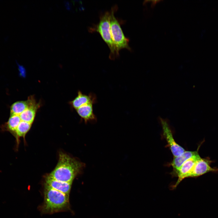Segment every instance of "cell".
I'll use <instances>...</instances> for the list:
<instances>
[{"instance_id":"7","label":"cell","mask_w":218,"mask_h":218,"mask_svg":"<svg viewBox=\"0 0 218 218\" xmlns=\"http://www.w3.org/2000/svg\"><path fill=\"white\" fill-rule=\"evenodd\" d=\"M201 157L199 153L185 161L177 171L173 175L178 177L176 183L173 186L174 188L176 187L180 183L186 178L187 175L191 170L197 161Z\"/></svg>"},{"instance_id":"4","label":"cell","mask_w":218,"mask_h":218,"mask_svg":"<svg viewBox=\"0 0 218 218\" xmlns=\"http://www.w3.org/2000/svg\"><path fill=\"white\" fill-rule=\"evenodd\" d=\"M117 8L116 6H114L110 11V28L112 38L119 51L124 48L130 51L131 48L129 45V39L124 36L120 24L114 15Z\"/></svg>"},{"instance_id":"1","label":"cell","mask_w":218,"mask_h":218,"mask_svg":"<svg viewBox=\"0 0 218 218\" xmlns=\"http://www.w3.org/2000/svg\"><path fill=\"white\" fill-rule=\"evenodd\" d=\"M84 166V163L61 152L56 166L48 176L59 181L72 183Z\"/></svg>"},{"instance_id":"11","label":"cell","mask_w":218,"mask_h":218,"mask_svg":"<svg viewBox=\"0 0 218 218\" xmlns=\"http://www.w3.org/2000/svg\"><path fill=\"white\" fill-rule=\"evenodd\" d=\"M200 146L197 150L195 151H185L179 155L174 157L170 165L173 168L172 174L173 175L179 169L183 164L187 160L198 153Z\"/></svg>"},{"instance_id":"14","label":"cell","mask_w":218,"mask_h":218,"mask_svg":"<svg viewBox=\"0 0 218 218\" xmlns=\"http://www.w3.org/2000/svg\"><path fill=\"white\" fill-rule=\"evenodd\" d=\"M39 107V104L36 102L30 106L19 115L21 121L32 124Z\"/></svg>"},{"instance_id":"10","label":"cell","mask_w":218,"mask_h":218,"mask_svg":"<svg viewBox=\"0 0 218 218\" xmlns=\"http://www.w3.org/2000/svg\"><path fill=\"white\" fill-rule=\"evenodd\" d=\"M93 104L92 103L87 104L76 110L78 114L86 124L88 122L94 123L97 121V118L93 112Z\"/></svg>"},{"instance_id":"6","label":"cell","mask_w":218,"mask_h":218,"mask_svg":"<svg viewBox=\"0 0 218 218\" xmlns=\"http://www.w3.org/2000/svg\"><path fill=\"white\" fill-rule=\"evenodd\" d=\"M211 162L209 158H201L196 162L186 178L197 177L208 172L217 171L218 168H212L210 166Z\"/></svg>"},{"instance_id":"15","label":"cell","mask_w":218,"mask_h":218,"mask_svg":"<svg viewBox=\"0 0 218 218\" xmlns=\"http://www.w3.org/2000/svg\"><path fill=\"white\" fill-rule=\"evenodd\" d=\"M31 124L21 121L17 127L15 132L14 137L17 142V146L19 143V138L23 137L25 138L26 133L30 129Z\"/></svg>"},{"instance_id":"5","label":"cell","mask_w":218,"mask_h":218,"mask_svg":"<svg viewBox=\"0 0 218 218\" xmlns=\"http://www.w3.org/2000/svg\"><path fill=\"white\" fill-rule=\"evenodd\" d=\"M158 119L162 127L163 136L167 143V147H169L174 157L179 155L185 150L174 140L168 120L160 117H159Z\"/></svg>"},{"instance_id":"3","label":"cell","mask_w":218,"mask_h":218,"mask_svg":"<svg viewBox=\"0 0 218 218\" xmlns=\"http://www.w3.org/2000/svg\"><path fill=\"white\" fill-rule=\"evenodd\" d=\"M110 12H106L100 17L99 22L89 28L90 32H97L101 35L107 44L110 51L109 57L114 60L119 56V51L113 40L111 33L110 23Z\"/></svg>"},{"instance_id":"8","label":"cell","mask_w":218,"mask_h":218,"mask_svg":"<svg viewBox=\"0 0 218 218\" xmlns=\"http://www.w3.org/2000/svg\"><path fill=\"white\" fill-rule=\"evenodd\" d=\"M97 99L96 95L93 93H90L88 95H86L79 91L77 96L70 102V104L73 108L76 110L87 104H95L97 102Z\"/></svg>"},{"instance_id":"9","label":"cell","mask_w":218,"mask_h":218,"mask_svg":"<svg viewBox=\"0 0 218 218\" xmlns=\"http://www.w3.org/2000/svg\"><path fill=\"white\" fill-rule=\"evenodd\" d=\"M72 183L59 181L53 179L49 176L45 180V186L52 189L69 195Z\"/></svg>"},{"instance_id":"12","label":"cell","mask_w":218,"mask_h":218,"mask_svg":"<svg viewBox=\"0 0 218 218\" xmlns=\"http://www.w3.org/2000/svg\"><path fill=\"white\" fill-rule=\"evenodd\" d=\"M36 101L34 97H29L27 100L15 102L10 107V115H19L23 111Z\"/></svg>"},{"instance_id":"13","label":"cell","mask_w":218,"mask_h":218,"mask_svg":"<svg viewBox=\"0 0 218 218\" xmlns=\"http://www.w3.org/2000/svg\"><path fill=\"white\" fill-rule=\"evenodd\" d=\"M21 121L19 115H10L8 121L1 126L2 130L8 131L14 137L16 129Z\"/></svg>"},{"instance_id":"2","label":"cell","mask_w":218,"mask_h":218,"mask_svg":"<svg viewBox=\"0 0 218 218\" xmlns=\"http://www.w3.org/2000/svg\"><path fill=\"white\" fill-rule=\"evenodd\" d=\"M69 204V195L45 186L44 201L42 211L53 213L62 210Z\"/></svg>"}]
</instances>
